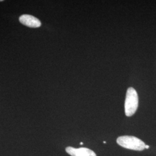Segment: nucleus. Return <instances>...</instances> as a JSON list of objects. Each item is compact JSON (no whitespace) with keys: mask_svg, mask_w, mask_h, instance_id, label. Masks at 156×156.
<instances>
[{"mask_svg":"<svg viewBox=\"0 0 156 156\" xmlns=\"http://www.w3.org/2000/svg\"><path fill=\"white\" fill-rule=\"evenodd\" d=\"M149 146H147V145H146V146H145V149H149Z\"/></svg>","mask_w":156,"mask_h":156,"instance_id":"nucleus-5","label":"nucleus"},{"mask_svg":"<svg viewBox=\"0 0 156 156\" xmlns=\"http://www.w3.org/2000/svg\"><path fill=\"white\" fill-rule=\"evenodd\" d=\"M66 150L67 153L71 156H97L93 151L85 147L75 149L69 146L67 147Z\"/></svg>","mask_w":156,"mask_h":156,"instance_id":"nucleus-4","label":"nucleus"},{"mask_svg":"<svg viewBox=\"0 0 156 156\" xmlns=\"http://www.w3.org/2000/svg\"><path fill=\"white\" fill-rule=\"evenodd\" d=\"M138 95L136 90L133 87H129L126 93L124 109L126 115L128 117L133 116L138 107Z\"/></svg>","mask_w":156,"mask_h":156,"instance_id":"nucleus-1","label":"nucleus"},{"mask_svg":"<svg viewBox=\"0 0 156 156\" xmlns=\"http://www.w3.org/2000/svg\"><path fill=\"white\" fill-rule=\"evenodd\" d=\"M19 21L23 25L31 28H38L41 26V22L38 19L29 15L21 16L19 17Z\"/></svg>","mask_w":156,"mask_h":156,"instance_id":"nucleus-3","label":"nucleus"},{"mask_svg":"<svg viewBox=\"0 0 156 156\" xmlns=\"http://www.w3.org/2000/svg\"><path fill=\"white\" fill-rule=\"evenodd\" d=\"M117 143L124 148L133 151H143L146 146L142 140L133 136H120L117 138Z\"/></svg>","mask_w":156,"mask_h":156,"instance_id":"nucleus-2","label":"nucleus"},{"mask_svg":"<svg viewBox=\"0 0 156 156\" xmlns=\"http://www.w3.org/2000/svg\"><path fill=\"white\" fill-rule=\"evenodd\" d=\"M83 144L82 142H81V143H80V145H83Z\"/></svg>","mask_w":156,"mask_h":156,"instance_id":"nucleus-6","label":"nucleus"}]
</instances>
